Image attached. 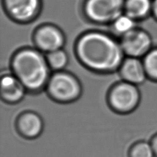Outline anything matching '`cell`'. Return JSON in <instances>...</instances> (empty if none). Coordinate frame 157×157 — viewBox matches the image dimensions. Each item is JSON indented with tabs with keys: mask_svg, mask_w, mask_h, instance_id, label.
Masks as SVG:
<instances>
[{
	"mask_svg": "<svg viewBox=\"0 0 157 157\" xmlns=\"http://www.w3.org/2000/svg\"><path fill=\"white\" fill-rule=\"evenodd\" d=\"M152 15L157 20V0H152Z\"/></svg>",
	"mask_w": 157,
	"mask_h": 157,
	"instance_id": "17",
	"label": "cell"
},
{
	"mask_svg": "<svg viewBox=\"0 0 157 157\" xmlns=\"http://www.w3.org/2000/svg\"><path fill=\"white\" fill-rule=\"evenodd\" d=\"M19 127L24 135L35 137L41 133L43 123L37 114L28 113L23 115L19 120Z\"/></svg>",
	"mask_w": 157,
	"mask_h": 157,
	"instance_id": "12",
	"label": "cell"
},
{
	"mask_svg": "<svg viewBox=\"0 0 157 157\" xmlns=\"http://www.w3.org/2000/svg\"><path fill=\"white\" fill-rule=\"evenodd\" d=\"M134 21L127 15H122L113 22V28L119 34L125 35L134 29Z\"/></svg>",
	"mask_w": 157,
	"mask_h": 157,
	"instance_id": "15",
	"label": "cell"
},
{
	"mask_svg": "<svg viewBox=\"0 0 157 157\" xmlns=\"http://www.w3.org/2000/svg\"><path fill=\"white\" fill-rule=\"evenodd\" d=\"M125 0H86L83 4L84 15L96 24L113 23L123 15Z\"/></svg>",
	"mask_w": 157,
	"mask_h": 157,
	"instance_id": "3",
	"label": "cell"
},
{
	"mask_svg": "<svg viewBox=\"0 0 157 157\" xmlns=\"http://www.w3.org/2000/svg\"><path fill=\"white\" fill-rule=\"evenodd\" d=\"M124 12L134 20L144 19L152 13V0H125Z\"/></svg>",
	"mask_w": 157,
	"mask_h": 157,
	"instance_id": "11",
	"label": "cell"
},
{
	"mask_svg": "<svg viewBox=\"0 0 157 157\" xmlns=\"http://www.w3.org/2000/svg\"><path fill=\"white\" fill-rule=\"evenodd\" d=\"M48 90L57 100L68 102L79 96L81 88L77 80L71 75L58 73L50 78Z\"/></svg>",
	"mask_w": 157,
	"mask_h": 157,
	"instance_id": "4",
	"label": "cell"
},
{
	"mask_svg": "<svg viewBox=\"0 0 157 157\" xmlns=\"http://www.w3.org/2000/svg\"><path fill=\"white\" fill-rule=\"evenodd\" d=\"M12 65L15 76L30 91L40 90L48 80V63L36 50L26 49L18 51Z\"/></svg>",
	"mask_w": 157,
	"mask_h": 157,
	"instance_id": "2",
	"label": "cell"
},
{
	"mask_svg": "<svg viewBox=\"0 0 157 157\" xmlns=\"http://www.w3.org/2000/svg\"><path fill=\"white\" fill-rule=\"evenodd\" d=\"M139 101V91L132 83L119 84L111 92V105L119 111L126 112L132 110L138 105Z\"/></svg>",
	"mask_w": 157,
	"mask_h": 157,
	"instance_id": "7",
	"label": "cell"
},
{
	"mask_svg": "<svg viewBox=\"0 0 157 157\" xmlns=\"http://www.w3.org/2000/svg\"><path fill=\"white\" fill-rule=\"evenodd\" d=\"M120 44L123 52L129 57L139 58L152 49V41L149 33L134 28L122 35Z\"/></svg>",
	"mask_w": 157,
	"mask_h": 157,
	"instance_id": "5",
	"label": "cell"
},
{
	"mask_svg": "<svg viewBox=\"0 0 157 157\" xmlns=\"http://www.w3.org/2000/svg\"><path fill=\"white\" fill-rule=\"evenodd\" d=\"M33 38L39 49L48 53L61 49L65 41L61 30L52 25L39 27L36 30Z\"/></svg>",
	"mask_w": 157,
	"mask_h": 157,
	"instance_id": "8",
	"label": "cell"
},
{
	"mask_svg": "<svg viewBox=\"0 0 157 157\" xmlns=\"http://www.w3.org/2000/svg\"><path fill=\"white\" fill-rule=\"evenodd\" d=\"M121 74L128 83L133 85L143 83L146 78L144 62L137 58L129 57L121 65Z\"/></svg>",
	"mask_w": 157,
	"mask_h": 157,
	"instance_id": "9",
	"label": "cell"
},
{
	"mask_svg": "<svg viewBox=\"0 0 157 157\" xmlns=\"http://www.w3.org/2000/svg\"><path fill=\"white\" fill-rule=\"evenodd\" d=\"M144 64L147 75L157 80V48L152 49L144 56Z\"/></svg>",
	"mask_w": 157,
	"mask_h": 157,
	"instance_id": "13",
	"label": "cell"
},
{
	"mask_svg": "<svg viewBox=\"0 0 157 157\" xmlns=\"http://www.w3.org/2000/svg\"><path fill=\"white\" fill-rule=\"evenodd\" d=\"M78 58L88 68L100 72L114 71L123 63L121 44L110 35L89 32L78 38L76 44Z\"/></svg>",
	"mask_w": 157,
	"mask_h": 157,
	"instance_id": "1",
	"label": "cell"
},
{
	"mask_svg": "<svg viewBox=\"0 0 157 157\" xmlns=\"http://www.w3.org/2000/svg\"><path fill=\"white\" fill-rule=\"evenodd\" d=\"M47 62L53 69L59 70L65 67L68 62V56L63 50L59 49L48 54Z\"/></svg>",
	"mask_w": 157,
	"mask_h": 157,
	"instance_id": "14",
	"label": "cell"
},
{
	"mask_svg": "<svg viewBox=\"0 0 157 157\" xmlns=\"http://www.w3.org/2000/svg\"><path fill=\"white\" fill-rule=\"evenodd\" d=\"M5 10L10 18L26 23L35 18L41 6L40 0H4Z\"/></svg>",
	"mask_w": 157,
	"mask_h": 157,
	"instance_id": "6",
	"label": "cell"
},
{
	"mask_svg": "<svg viewBox=\"0 0 157 157\" xmlns=\"http://www.w3.org/2000/svg\"><path fill=\"white\" fill-rule=\"evenodd\" d=\"M25 87L16 76L6 75L2 80V96L8 102L20 100L24 94Z\"/></svg>",
	"mask_w": 157,
	"mask_h": 157,
	"instance_id": "10",
	"label": "cell"
},
{
	"mask_svg": "<svg viewBox=\"0 0 157 157\" xmlns=\"http://www.w3.org/2000/svg\"><path fill=\"white\" fill-rule=\"evenodd\" d=\"M152 146L153 147L154 152H155V153L157 155V136L155 137V139H154L153 141H152Z\"/></svg>",
	"mask_w": 157,
	"mask_h": 157,
	"instance_id": "18",
	"label": "cell"
},
{
	"mask_svg": "<svg viewBox=\"0 0 157 157\" xmlns=\"http://www.w3.org/2000/svg\"><path fill=\"white\" fill-rule=\"evenodd\" d=\"M153 147L147 143H141L133 148L132 156V157H153Z\"/></svg>",
	"mask_w": 157,
	"mask_h": 157,
	"instance_id": "16",
	"label": "cell"
}]
</instances>
